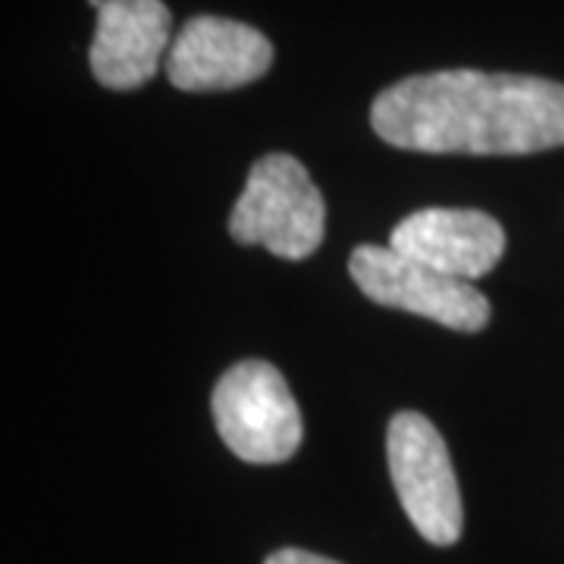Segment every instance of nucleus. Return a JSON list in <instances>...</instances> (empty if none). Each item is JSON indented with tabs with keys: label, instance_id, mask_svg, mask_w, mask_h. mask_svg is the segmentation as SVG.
<instances>
[{
	"label": "nucleus",
	"instance_id": "f257e3e1",
	"mask_svg": "<svg viewBox=\"0 0 564 564\" xmlns=\"http://www.w3.org/2000/svg\"><path fill=\"white\" fill-rule=\"evenodd\" d=\"M373 132L421 154H536L564 144V85L540 76L440 69L389 85Z\"/></svg>",
	"mask_w": 564,
	"mask_h": 564
},
{
	"label": "nucleus",
	"instance_id": "20e7f679",
	"mask_svg": "<svg viewBox=\"0 0 564 564\" xmlns=\"http://www.w3.org/2000/svg\"><path fill=\"white\" fill-rule=\"evenodd\" d=\"M392 486L408 521L426 543H458L464 508L455 467L440 430L417 411H399L386 430Z\"/></svg>",
	"mask_w": 564,
	"mask_h": 564
},
{
	"label": "nucleus",
	"instance_id": "f03ea898",
	"mask_svg": "<svg viewBox=\"0 0 564 564\" xmlns=\"http://www.w3.org/2000/svg\"><path fill=\"white\" fill-rule=\"evenodd\" d=\"M323 223V195L307 166L292 154H263L229 214V236L239 245H261L282 261H304L321 248Z\"/></svg>",
	"mask_w": 564,
	"mask_h": 564
},
{
	"label": "nucleus",
	"instance_id": "7ed1b4c3",
	"mask_svg": "<svg viewBox=\"0 0 564 564\" xmlns=\"http://www.w3.org/2000/svg\"><path fill=\"white\" fill-rule=\"evenodd\" d=\"M217 433L248 464L289 462L302 445V411L273 364L239 361L210 395Z\"/></svg>",
	"mask_w": 564,
	"mask_h": 564
},
{
	"label": "nucleus",
	"instance_id": "1a4fd4ad",
	"mask_svg": "<svg viewBox=\"0 0 564 564\" xmlns=\"http://www.w3.org/2000/svg\"><path fill=\"white\" fill-rule=\"evenodd\" d=\"M263 564H339L333 558H323V555H314V552H304V549H280L273 552Z\"/></svg>",
	"mask_w": 564,
	"mask_h": 564
},
{
	"label": "nucleus",
	"instance_id": "0eeeda50",
	"mask_svg": "<svg viewBox=\"0 0 564 564\" xmlns=\"http://www.w3.org/2000/svg\"><path fill=\"white\" fill-rule=\"evenodd\" d=\"M389 248L452 280H480L505 254V229L496 217L470 207H423L408 214Z\"/></svg>",
	"mask_w": 564,
	"mask_h": 564
},
{
	"label": "nucleus",
	"instance_id": "423d86ee",
	"mask_svg": "<svg viewBox=\"0 0 564 564\" xmlns=\"http://www.w3.org/2000/svg\"><path fill=\"white\" fill-rule=\"evenodd\" d=\"M273 44L258 29L223 17H192L166 54V79L180 91H229L261 79Z\"/></svg>",
	"mask_w": 564,
	"mask_h": 564
},
{
	"label": "nucleus",
	"instance_id": "6e6552de",
	"mask_svg": "<svg viewBox=\"0 0 564 564\" xmlns=\"http://www.w3.org/2000/svg\"><path fill=\"white\" fill-rule=\"evenodd\" d=\"M170 22L163 0H104L88 51L95 79L113 91L148 85L170 54Z\"/></svg>",
	"mask_w": 564,
	"mask_h": 564
},
{
	"label": "nucleus",
	"instance_id": "39448f33",
	"mask_svg": "<svg viewBox=\"0 0 564 564\" xmlns=\"http://www.w3.org/2000/svg\"><path fill=\"white\" fill-rule=\"evenodd\" d=\"M348 273L370 302L443 323L458 333H480L492 317L489 299L474 282L443 276L389 245H358L348 258Z\"/></svg>",
	"mask_w": 564,
	"mask_h": 564
}]
</instances>
